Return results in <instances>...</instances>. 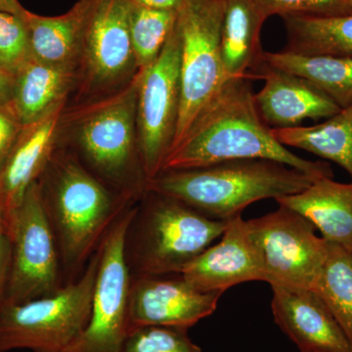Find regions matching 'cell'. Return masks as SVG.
<instances>
[{
	"label": "cell",
	"mask_w": 352,
	"mask_h": 352,
	"mask_svg": "<svg viewBox=\"0 0 352 352\" xmlns=\"http://www.w3.org/2000/svg\"><path fill=\"white\" fill-rule=\"evenodd\" d=\"M252 78H228L164 160V170H191L223 162H279L317 178L333 177L325 162L296 156L273 135L259 115ZM161 171V173H162Z\"/></svg>",
	"instance_id": "1"
},
{
	"label": "cell",
	"mask_w": 352,
	"mask_h": 352,
	"mask_svg": "<svg viewBox=\"0 0 352 352\" xmlns=\"http://www.w3.org/2000/svg\"><path fill=\"white\" fill-rule=\"evenodd\" d=\"M38 183L63 275L67 282L73 281L98 251L116 220L138 201L109 188L61 142Z\"/></svg>",
	"instance_id": "2"
},
{
	"label": "cell",
	"mask_w": 352,
	"mask_h": 352,
	"mask_svg": "<svg viewBox=\"0 0 352 352\" xmlns=\"http://www.w3.org/2000/svg\"><path fill=\"white\" fill-rule=\"evenodd\" d=\"M139 71L124 87L65 108L60 142L116 193L139 201L147 188L139 150L136 102Z\"/></svg>",
	"instance_id": "3"
},
{
	"label": "cell",
	"mask_w": 352,
	"mask_h": 352,
	"mask_svg": "<svg viewBox=\"0 0 352 352\" xmlns=\"http://www.w3.org/2000/svg\"><path fill=\"white\" fill-rule=\"evenodd\" d=\"M318 178L270 160H237L191 168L164 170L146 191L173 197L214 219L242 214L248 206L294 195Z\"/></svg>",
	"instance_id": "4"
},
{
	"label": "cell",
	"mask_w": 352,
	"mask_h": 352,
	"mask_svg": "<svg viewBox=\"0 0 352 352\" xmlns=\"http://www.w3.org/2000/svg\"><path fill=\"white\" fill-rule=\"evenodd\" d=\"M227 224L228 220L212 219L173 197L146 192L126 234L131 276L180 274L221 238Z\"/></svg>",
	"instance_id": "5"
},
{
	"label": "cell",
	"mask_w": 352,
	"mask_h": 352,
	"mask_svg": "<svg viewBox=\"0 0 352 352\" xmlns=\"http://www.w3.org/2000/svg\"><path fill=\"white\" fill-rule=\"evenodd\" d=\"M98 264L99 249L80 276L52 295L4 305L0 311V352L66 351L89 320Z\"/></svg>",
	"instance_id": "6"
},
{
	"label": "cell",
	"mask_w": 352,
	"mask_h": 352,
	"mask_svg": "<svg viewBox=\"0 0 352 352\" xmlns=\"http://www.w3.org/2000/svg\"><path fill=\"white\" fill-rule=\"evenodd\" d=\"M221 23V0H186L178 11L177 25L182 38V101L170 151L184 138L201 111L228 80L220 48Z\"/></svg>",
	"instance_id": "7"
},
{
	"label": "cell",
	"mask_w": 352,
	"mask_h": 352,
	"mask_svg": "<svg viewBox=\"0 0 352 352\" xmlns=\"http://www.w3.org/2000/svg\"><path fill=\"white\" fill-rule=\"evenodd\" d=\"M11 265L6 305L52 295L65 284L56 237L46 212L38 180L6 221Z\"/></svg>",
	"instance_id": "8"
},
{
	"label": "cell",
	"mask_w": 352,
	"mask_h": 352,
	"mask_svg": "<svg viewBox=\"0 0 352 352\" xmlns=\"http://www.w3.org/2000/svg\"><path fill=\"white\" fill-rule=\"evenodd\" d=\"M129 0H92L76 69L75 104L113 94L138 74Z\"/></svg>",
	"instance_id": "9"
},
{
	"label": "cell",
	"mask_w": 352,
	"mask_h": 352,
	"mask_svg": "<svg viewBox=\"0 0 352 352\" xmlns=\"http://www.w3.org/2000/svg\"><path fill=\"white\" fill-rule=\"evenodd\" d=\"M271 287L311 289L327 258L329 243L315 234L311 222L283 206L245 221Z\"/></svg>",
	"instance_id": "10"
},
{
	"label": "cell",
	"mask_w": 352,
	"mask_h": 352,
	"mask_svg": "<svg viewBox=\"0 0 352 352\" xmlns=\"http://www.w3.org/2000/svg\"><path fill=\"white\" fill-rule=\"evenodd\" d=\"M180 53L182 38L176 20L156 61L139 69L136 122L148 182L161 173L175 139L182 101Z\"/></svg>",
	"instance_id": "11"
},
{
	"label": "cell",
	"mask_w": 352,
	"mask_h": 352,
	"mask_svg": "<svg viewBox=\"0 0 352 352\" xmlns=\"http://www.w3.org/2000/svg\"><path fill=\"white\" fill-rule=\"evenodd\" d=\"M138 204L116 220L99 247L91 314L83 332L64 352H122L129 333L127 296L131 271L126 241Z\"/></svg>",
	"instance_id": "12"
},
{
	"label": "cell",
	"mask_w": 352,
	"mask_h": 352,
	"mask_svg": "<svg viewBox=\"0 0 352 352\" xmlns=\"http://www.w3.org/2000/svg\"><path fill=\"white\" fill-rule=\"evenodd\" d=\"M222 294L198 291L182 274L131 276L127 296L129 329L151 325L191 328L214 314Z\"/></svg>",
	"instance_id": "13"
},
{
	"label": "cell",
	"mask_w": 352,
	"mask_h": 352,
	"mask_svg": "<svg viewBox=\"0 0 352 352\" xmlns=\"http://www.w3.org/2000/svg\"><path fill=\"white\" fill-rule=\"evenodd\" d=\"M180 274L190 286L204 293H224L238 284L264 282L261 256L242 214L229 219L221 240L187 264Z\"/></svg>",
	"instance_id": "14"
},
{
	"label": "cell",
	"mask_w": 352,
	"mask_h": 352,
	"mask_svg": "<svg viewBox=\"0 0 352 352\" xmlns=\"http://www.w3.org/2000/svg\"><path fill=\"white\" fill-rule=\"evenodd\" d=\"M66 105L23 126L0 173V210L4 222L43 175L60 146V126Z\"/></svg>",
	"instance_id": "15"
},
{
	"label": "cell",
	"mask_w": 352,
	"mask_h": 352,
	"mask_svg": "<svg viewBox=\"0 0 352 352\" xmlns=\"http://www.w3.org/2000/svg\"><path fill=\"white\" fill-rule=\"evenodd\" d=\"M252 76L265 82L254 94V100L261 119L270 129H291L302 126L305 120L329 119L342 110L314 83L263 60Z\"/></svg>",
	"instance_id": "16"
},
{
	"label": "cell",
	"mask_w": 352,
	"mask_h": 352,
	"mask_svg": "<svg viewBox=\"0 0 352 352\" xmlns=\"http://www.w3.org/2000/svg\"><path fill=\"white\" fill-rule=\"evenodd\" d=\"M271 288L275 323L300 352H352L351 340L316 293Z\"/></svg>",
	"instance_id": "17"
},
{
	"label": "cell",
	"mask_w": 352,
	"mask_h": 352,
	"mask_svg": "<svg viewBox=\"0 0 352 352\" xmlns=\"http://www.w3.org/2000/svg\"><path fill=\"white\" fill-rule=\"evenodd\" d=\"M275 201L309 220L328 243L352 252V182L318 178L300 193Z\"/></svg>",
	"instance_id": "18"
},
{
	"label": "cell",
	"mask_w": 352,
	"mask_h": 352,
	"mask_svg": "<svg viewBox=\"0 0 352 352\" xmlns=\"http://www.w3.org/2000/svg\"><path fill=\"white\" fill-rule=\"evenodd\" d=\"M76 71L43 63L31 58L12 78L8 107L23 126L41 120L74 92Z\"/></svg>",
	"instance_id": "19"
},
{
	"label": "cell",
	"mask_w": 352,
	"mask_h": 352,
	"mask_svg": "<svg viewBox=\"0 0 352 352\" xmlns=\"http://www.w3.org/2000/svg\"><path fill=\"white\" fill-rule=\"evenodd\" d=\"M92 0H78L63 15L45 17L27 10L31 56L43 63L78 69Z\"/></svg>",
	"instance_id": "20"
},
{
	"label": "cell",
	"mask_w": 352,
	"mask_h": 352,
	"mask_svg": "<svg viewBox=\"0 0 352 352\" xmlns=\"http://www.w3.org/2000/svg\"><path fill=\"white\" fill-rule=\"evenodd\" d=\"M221 59L227 78H252L263 62L261 32L266 19L254 0H221Z\"/></svg>",
	"instance_id": "21"
},
{
	"label": "cell",
	"mask_w": 352,
	"mask_h": 352,
	"mask_svg": "<svg viewBox=\"0 0 352 352\" xmlns=\"http://www.w3.org/2000/svg\"><path fill=\"white\" fill-rule=\"evenodd\" d=\"M263 60L314 83L340 109L352 105V58L298 54L283 50L263 52Z\"/></svg>",
	"instance_id": "22"
},
{
	"label": "cell",
	"mask_w": 352,
	"mask_h": 352,
	"mask_svg": "<svg viewBox=\"0 0 352 352\" xmlns=\"http://www.w3.org/2000/svg\"><path fill=\"white\" fill-rule=\"evenodd\" d=\"M284 50L298 54L352 58V14L338 16L286 15Z\"/></svg>",
	"instance_id": "23"
},
{
	"label": "cell",
	"mask_w": 352,
	"mask_h": 352,
	"mask_svg": "<svg viewBox=\"0 0 352 352\" xmlns=\"http://www.w3.org/2000/svg\"><path fill=\"white\" fill-rule=\"evenodd\" d=\"M286 147H296L340 164L352 178V105L316 126L272 129Z\"/></svg>",
	"instance_id": "24"
},
{
	"label": "cell",
	"mask_w": 352,
	"mask_h": 352,
	"mask_svg": "<svg viewBox=\"0 0 352 352\" xmlns=\"http://www.w3.org/2000/svg\"><path fill=\"white\" fill-rule=\"evenodd\" d=\"M312 291L330 310L352 344V252L329 243L327 258Z\"/></svg>",
	"instance_id": "25"
},
{
	"label": "cell",
	"mask_w": 352,
	"mask_h": 352,
	"mask_svg": "<svg viewBox=\"0 0 352 352\" xmlns=\"http://www.w3.org/2000/svg\"><path fill=\"white\" fill-rule=\"evenodd\" d=\"M178 12L132 6L129 34L138 69L151 66L161 54Z\"/></svg>",
	"instance_id": "26"
},
{
	"label": "cell",
	"mask_w": 352,
	"mask_h": 352,
	"mask_svg": "<svg viewBox=\"0 0 352 352\" xmlns=\"http://www.w3.org/2000/svg\"><path fill=\"white\" fill-rule=\"evenodd\" d=\"M122 352H201L190 339L188 329L140 326L127 333Z\"/></svg>",
	"instance_id": "27"
},
{
	"label": "cell",
	"mask_w": 352,
	"mask_h": 352,
	"mask_svg": "<svg viewBox=\"0 0 352 352\" xmlns=\"http://www.w3.org/2000/svg\"><path fill=\"white\" fill-rule=\"evenodd\" d=\"M25 15L0 12V72L10 78L32 58Z\"/></svg>",
	"instance_id": "28"
},
{
	"label": "cell",
	"mask_w": 352,
	"mask_h": 352,
	"mask_svg": "<svg viewBox=\"0 0 352 352\" xmlns=\"http://www.w3.org/2000/svg\"><path fill=\"white\" fill-rule=\"evenodd\" d=\"M266 20L271 16H338L352 14L349 0H254Z\"/></svg>",
	"instance_id": "29"
},
{
	"label": "cell",
	"mask_w": 352,
	"mask_h": 352,
	"mask_svg": "<svg viewBox=\"0 0 352 352\" xmlns=\"http://www.w3.org/2000/svg\"><path fill=\"white\" fill-rule=\"evenodd\" d=\"M22 129L8 106L0 104V173Z\"/></svg>",
	"instance_id": "30"
},
{
	"label": "cell",
	"mask_w": 352,
	"mask_h": 352,
	"mask_svg": "<svg viewBox=\"0 0 352 352\" xmlns=\"http://www.w3.org/2000/svg\"><path fill=\"white\" fill-rule=\"evenodd\" d=\"M11 265V244L6 222L0 219V311L6 305Z\"/></svg>",
	"instance_id": "31"
},
{
	"label": "cell",
	"mask_w": 352,
	"mask_h": 352,
	"mask_svg": "<svg viewBox=\"0 0 352 352\" xmlns=\"http://www.w3.org/2000/svg\"><path fill=\"white\" fill-rule=\"evenodd\" d=\"M132 6L178 12L186 0H129Z\"/></svg>",
	"instance_id": "32"
},
{
	"label": "cell",
	"mask_w": 352,
	"mask_h": 352,
	"mask_svg": "<svg viewBox=\"0 0 352 352\" xmlns=\"http://www.w3.org/2000/svg\"><path fill=\"white\" fill-rule=\"evenodd\" d=\"M12 90V78L0 72V104L8 105Z\"/></svg>",
	"instance_id": "33"
},
{
	"label": "cell",
	"mask_w": 352,
	"mask_h": 352,
	"mask_svg": "<svg viewBox=\"0 0 352 352\" xmlns=\"http://www.w3.org/2000/svg\"><path fill=\"white\" fill-rule=\"evenodd\" d=\"M0 12L24 16L27 10L18 0H0Z\"/></svg>",
	"instance_id": "34"
},
{
	"label": "cell",
	"mask_w": 352,
	"mask_h": 352,
	"mask_svg": "<svg viewBox=\"0 0 352 352\" xmlns=\"http://www.w3.org/2000/svg\"><path fill=\"white\" fill-rule=\"evenodd\" d=\"M349 6L352 9V0H349Z\"/></svg>",
	"instance_id": "35"
},
{
	"label": "cell",
	"mask_w": 352,
	"mask_h": 352,
	"mask_svg": "<svg viewBox=\"0 0 352 352\" xmlns=\"http://www.w3.org/2000/svg\"><path fill=\"white\" fill-rule=\"evenodd\" d=\"M0 219H3V217H2V214H1V210H0Z\"/></svg>",
	"instance_id": "36"
},
{
	"label": "cell",
	"mask_w": 352,
	"mask_h": 352,
	"mask_svg": "<svg viewBox=\"0 0 352 352\" xmlns=\"http://www.w3.org/2000/svg\"><path fill=\"white\" fill-rule=\"evenodd\" d=\"M305 352H320V351H305Z\"/></svg>",
	"instance_id": "37"
}]
</instances>
